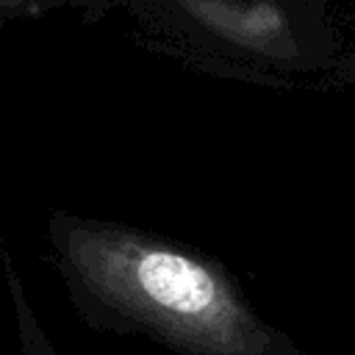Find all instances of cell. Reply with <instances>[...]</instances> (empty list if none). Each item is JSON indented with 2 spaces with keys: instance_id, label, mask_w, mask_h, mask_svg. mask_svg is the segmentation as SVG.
Masks as SVG:
<instances>
[{
  "instance_id": "cell-1",
  "label": "cell",
  "mask_w": 355,
  "mask_h": 355,
  "mask_svg": "<svg viewBox=\"0 0 355 355\" xmlns=\"http://www.w3.org/2000/svg\"><path fill=\"white\" fill-rule=\"evenodd\" d=\"M67 255L92 327L141 333L178 355H305L194 255L128 239H72Z\"/></svg>"
},
{
  "instance_id": "cell-2",
  "label": "cell",
  "mask_w": 355,
  "mask_h": 355,
  "mask_svg": "<svg viewBox=\"0 0 355 355\" xmlns=\"http://www.w3.org/2000/svg\"><path fill=\"white\" fill-rule=\"evenodd\" d=\"M8 286H11V305H14V322H17V338H19V355H61L55 349V344L47 338V333L42 330L33 308L28 305L22 286L14 275H8Z\"/></svg>"
}]
</instances>
